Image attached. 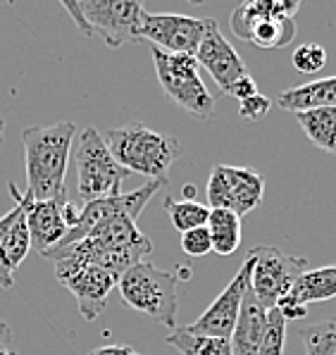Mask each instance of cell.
Returning <instances> with one entry per match:
<instances>
[{"mask_svg": "<svg viewBox=\"0 0 336 355\" xmlns=\"http://www.w3.org/2000/svg\"><path fill=\"white\" fill-rule=\"evenodd\" d=\"M286 346V320L281 318L277 308L267 310V324H265V334L260 338L258 355H284Z\"/></svg>", "mask_w": 336, "mask_h": 355, "instance_id": "24", "label": "cell"}, {"mask_svg": "<svg viewBox=\"0 0 336 355\" xmlns=\"http://www.w3.org/2000/svg\"><path fill=\"white\" fill-rule=\"evenodd\" d=\"M265 324H267V310L258 303L253 296L251 284H248L246 293H243L241 315L234 327V334L229 338V346L234 355H258L260 338L265 334Z\"/></svg>", "mask_w": 336, "mask_h": 355, "instance_id": "16", "label": "cell"}, {"mask_svg": "<svg viewBox=\"0 0 336 355\" xmlns=\"http://www.w3.org/2000/svg\"><path fill=\"white\" fill-rule=\"evenodd\" d=\"M119 296L129 308L165 327L177 324L179 275L160 270L150 262H136L117 279Z\"/></svg>", "mask_w": 336, "mask_h": 355, "instance_id": "4", "label": "cell"}, {"mask_svg": "<svg viewBox=\"0 0 336 355\" xmlns=\"http://www.w3.org/2000/svg\"><path fill=\"white\" fill-rule=\"evenodd\" d=\"M208 207L231 210L238 217L248 215L260 205L265 193V177L253 167L215 165L208 177Z\"/></svg>", "mask_w": 336, "mask_h": 355, "instance_id": "9", "label": "cell"}, {"mask_svg": "<svg viewBox=\"0 0 336 355\" xmlns=\"http://www.w3.org/2000/svg\"><path fill=\"white\" fill-rule=\"evenodd\" d=\"M141 34L153 48L175 55H196L205 36V19L175 12H145L141 15Z\"/></svg>", "mask_w": 336, "mask_h": 355, "instance_id": "11", "label": "cell"}, {"mask_svg": "<svg viewBox=\"0 0 336 355\" xmlns=\"http://www.w3.org/2000/svg\"><path fill=\"white\" fill-rule=\"evenodd\" d=\"M251 270H253V260L246 255V260H243L241 270L236 272L234 279L227 284L224 291L210 303V308L193 324H188L186 329L198 336H213V338L229 341L231 334H234L238 315H241L243 293H246L248 284H251Z\"/></svg>", "mask_w": 336, "mask_h": 355, "instance_id": "12", "label": "cell"}, {"mask_svg": "<svg viewBox=\"0 0 336 355\" xmlns=\"http://www.w3.org/2000/svg\"><path fill=\"white\" fill-rule=\"evenodd\" d=\"M0 355H17L12 348V331L5 322H0Z\"/></svg>", "mask_w": 336, "mask_h": 355, "instance_id": "33", "label": "cell"}, {"mask_svg": "<svg viewBox=\"0 0 336 355\" xmlns=\"http://www.w3.org/2000/svg\"><path fill=\"white\" fill-rule=\"evenodd\" d=\"M165 343H170L172 348H177L182 355H234L231 353L229 341H224V338L191 334L186 327L172 331V334L165 338Z\"/></svg>", "mask_w": 336, "mask_h": 355, "instance_id": "21", "label": "cell"}, {"mask_svg": "<svg viewBox=\"0 0 336 355\" xmlns=\"http://www.w3.org/2000/svg\"><path fill=\"white\" fill-rule=\"evenodd\" d=\"M62 5L64 10H67V15L74 19V24L79 26V31L84 36H91V29H89V24H86V19H84V12H81V5L79 3H67V0H62Z\"/></svg>", "mask_w": 336, "mask_h": 355, "instance_id": "31", "label": "cell"}, {"mask_svg": "<svg viewBox=\"0 0 336 355\" xmlns=\"http://www.w3.org/2000/svg\"><path fill=\"white\" fill-rule=\"evenodd\" d=\"M153 62L158 81L175 105L186 110L198 122H208L215 112V96L200 79V64L196 55H175L153 48Z\"/></svg>", "mask_w": 336, "mask_h": 355, "instance_id": "6", "label": "cell"}, {"mask_svg": "<svg viewBox=\"0 0 336 355\" xmlns=\"http://www.w3.org/2000/svg\"><path fill=\"white\" fill-rule=\"evenodd\" d=\"M296 0H253L231 12V31L256 48H284L296 38Z\"/></svg>", "mask_w": 336, "mask_h": 355, "instance_id": "5", "label": "cell"}, {"mask_svg": "<svg viewBox=\"0 0 336 355\" xmlns=\"http://www.w3.org/2000/svg\"><path fill=\"white\" fill-rule=\"evenodd\" d=\"M74 162H77L79 196L84 198V203L122 193V184L129 172L112 157L105 139L94 127H86L79 134Z\"/></svg>", "mask_w": 336, "mask_h": 355, "instance_id": "7", "label": "cell"}, {"mask_svg": "<svg viewBox=\"0 0 336 355\" xmlns=\"http://www.w3.org/2000/svg\"><path fill=\"white\" fill-rule=\"evenodd\" d=\"M5 141V119H3V114H0V144Z\"/></svg>", "mask_w": 336, "mask_h": 355, "instance_id": "34", "label": "cell"}, {"mask_svg": "<svg viewBox=\"0 0 336 355\" xmlns=\"http://www.w3.org/2000/svg\"><path fill=\"white\" fill-rule=\"evenodd\" d=\"M15 215H17V205H15L5 217H0V248H3V236H5V232H8L10 222L15 220ZM12 286H15V275H10V272L5 270L3 260H0V291H8V288H12Z\"/></svg>", "mask_w": 336, "mask_h": 355, "instance_id": "28", "label": "cell"}, {"mask_svg": "<svg viewBox=\"0 0 336 355\" xmlns=\"http://www.w3.org/2000/svg\"><path fill=\"white\" fill-rule=\"evenodd\" d=\"M210 241H213V253L218 255H234L241 245V217L231 210H210L208 220Z\"/></svg>", "mask_w": 336, "mask_h": 355, "instance_id": "20", "label": "cell"}, {"mask_svg": "<svg viewBox=\"0 0 336 355\" xmlns=\"http://www.w3.org/2000/svg\"><path fill=\"white\" fill-rule=\"evenodd\" d=\"M256 94H260V91H258V84H256V79H253L251 74L241 76V79H238L236 84L231 86L229 91H227V96L236 98L238 103H241V101H246V98H251V96H256Z\"/></svg>", "mask_w": 336, "mask_h": 355, "instance_id": "29", "label": "cell"}, {"mask_svg": "<svg viewBox=\"0 0 336 355\" xmlns=\"http://www.w3.org/2000/svg\"><path fill=\"white\" fill-rule=\"evenodd\" d=\"M269 107H272V101L263 94H256L238 103V114H241L243 119H248V122H260V119L269 112Z\"/></svg>", "mask_w": 336, "mask_h": 355, "instance_id": "27", "label": "cell"}, {"mask_svg": "<svg viewBox=\"0 0 336 355\" xmlns=\"http://www.w3.org/2000/svg\"><path fill=\"white\" fill-rule=\"evenodd\" d=\"M150 250H153V241L141 232L136 222L127 215H117L91 229L81 241L72 243L64 250H58V253H48L46 258L55 262L58 282L89 265L103 267L119 279Z\"/></svg>", "mask_w": 336, "mask_h": 355, "instance_id": "1", "label": "cell"}, {"mask_svg": "<svg viewBox=\"0 0 336 355\" xmlns=\"http://www.w3.org/2000/svg\"><path fill=\"white\" fill-rule=\"evenodd\" d=\"M67 203V196L58 200H29L26 205V227H29L31 248L39 255L58 248L62 239L67 236L69 227L62 217V207Z\"/></svg>", "mask_w": 336, "mask_h": 355, "instance_id": "15", "label": "cell"}, {"mask_svg": "<svg viewBox=\"0 0 336 355\" xmlns=\"http://www.w3.org/2000/svg\"><path fill=\"white\" fill-rule=\"evenodd\" d=\"M60 284L77 298L81 318L86 322H94L105 310L110 291L117 286V277L112 272L103 270V267L89 265L81 267L74 275L64 277Z\"/></svg>", "mask_w": 336, "mask_h": 355, "instance_id": "14", "label": "cell"}, {"mask_svg": "<svg viewBox=\"0 0 336 355\" xmlns=\"http://www.w3.org/2000/svg\"><path fill=\"white\" fill-rule=\"evenodd\" d=\"M182 250L191 258H203V255L213 253V241H210L208 227H198L191 232L182 234Z\"/></svg>", "mask_w": 336, "mask_h": 355, "instance_id": "26", "label": "cell"}, {"mask_svg": "<svg viewBox=\"0 0 336 355\" xmlns=\"http://www.w3.org/2000/svg\"><path fill=\"white\" fill-rule=\"evenodd\" d=\"M301 341L306 355H336V318L303 327Z\"/></svg>", "mask_w": 336, "mask_h": 355, "instance_id": "23", "label": "cell"}, {"mask_svg": "<svg viewBox=\"0 0 336 355\" xmlns=\"http://www.w3.org/2000/svg\"><path fill=\"white\" fill-rule=\"evenodd\" d=\"M196 60L200 67L213 76L215 84H218L224 94L241 79V76L248 74L246 62H243L241 55L234 51V46L224 38L218 19H213V17L205 19V36H203V41H200Z\"/></svg>", "mask_w": 336, "mask_h": 355, "instance_id": "13", "label": "cell"}, {"mask_svg": "<svg viewBox=\"0 0 336 355\" xmlns=\"http://www.w3.org/2000/svg\"><path fill=\"white\" fill-rule=\"evenodd\" d=\"M253 260L251 270V291L265 310H274L284 296H289L298 277L308 270L306 258L281 253L272 245H256L248 250Z\"/></svg>", "mask_w": 336, "mask_h": 355, "instance_id": "8", "label": "cell"}, {"mask_svg": "<svg viewBox=\"0 0 336 355\" xmlns=\"http://www.w3.org/2000/svg\"><path fill=\"white\" fill-rule=\"evenodd\" d=\"M327 64V51L317 43H303L294 53V67L301 74H317Z\"/></svg>", "mask_w": 336, "mask_h": 355, "instance_id": "25", "label": "cell"}, {"mask_svg": "<svg viewBox=\"0 0 336 355\" xmlns=\"http://www.w3.org/2000/svg\"><path fill=\"white\" fill-rule=\"evenodd\" d=\"M289 296L298 300L301 305H306V308L310 303L332 300L336 296V265L317 267V270H306L296 279Z\"/></svg>", "mask_w": 336, "mask_h": 355, "instance_id": "18", "label": "cell"}, {"mask_svg": "<svg viewBox=\"0 0 336 355\" xmlns=\"http://www.w3.org/2000/svg\"><path fill=\"white\" fill-rule=\"evenodd\" d=\"M107 150L129 174H141L150 182L167 179V172L182 157V146L177 139L160 131L132 122L107 131Z\"/></svg>", "mask_w": 336, "mask_h": 355, "instance_id": "3", "label": "cell"}, {"mask_svg": "<svg viewBox=\"0 0 336 355\" xmlns=\"http://www.w3.org/2000/svg\"><path fill=\"white\" fill-rule=\"evenodd\" d=\"M77 134L72 122L26 127L21 131L26 162V184L34 200H58L67 196L64 174H67L69 150Z\"/></svg>", "mask_w": 336, "mask_h": 355, "instance_id": "2", "label": "cell"}, {"mask_svg": "<svg viewBox=\"0 0 336 355\" xmlns=\"http://www.w3.org/2000/svg\"><path fill=\"white\" fill-rule=\"evenodd\" d=\"M277 310L281 313V318H284L286 322L289 320H303L308 315V308L306 305H301L298 300H294L291 296H284L277 303Z\"/></svg>", "mask_w": 336, "mask_h": 355, "instance_id": "30", "label": "cell"}, {"mask_svg": "<svg viewBox=\"0 0 336 355\" xmlns=\"http://www.w3.org/2000/svg\"><path fill=\"white\" fill-rule=\"evenodd\" d=\"M89 355H143V353L134 351L132 346H124V343H107V346H98L94 351H89Z\"/></svg>", "mask_w": 336, "mask_h": 355, "instance_id": "32", "label": "cell"}, {"mask_svg": "<svg viewBox=\"0 0 336 355\" xmlns=\"http://www.w3.org/2000/svg\"><path fill=\"white\" fill-rule=\"evenodd\" d=\"M81 12L91 29V36H100L107 48H122L127 43H141V15L143 8L134 0H84Z\"/></svg>", "mask_w": 336, "mask_h": 355, "instance_id": "10", "label": "cell"}, {"mask_svg": "<svg viewBox=\"0 0 336 355\" xmlns=\"http://www.w3.org/2000/svg\"><path fill=\"white\" fill-rule=\"evenodd\" d=\"M277 105L289 112L312 110V107H336V76L329 79H315L308 84L294 86L281 91Z\"/></svg>", "mask_w": 336, "mask_h": 355, "instance_id": "17", "label": "cell"}, {"mask_svg": "<svg viewBox=\"0 0 336 355\" xmlns=\"http://www.w3.org/2000/svg\"><path fill=\"white\" fill-rule=\"evenodd\" d=\"M294 114L312 146L336 155V107H312Z\"/></svg>", "mask_w": 336, "mask_h": 355, "instance_id": "19", "label": "cell"}, {"mask_svg": "<svg viewBox=\"0 0 336 355\" xmlns=\"http://www.w3.org/2000/svg\"><path fill=\"white\" fill-rule=\"evenodd\" d=\"M165 210H167V217H170L172 227H175L179 234L205 227L210 220V207L203 203H196V200H191V198L175 200V198H170V196H165Z\"/></svg>", "mask_w": 336, "mask_h": 355, "instance_id": "22", "label": "cell"}]
</instances>
